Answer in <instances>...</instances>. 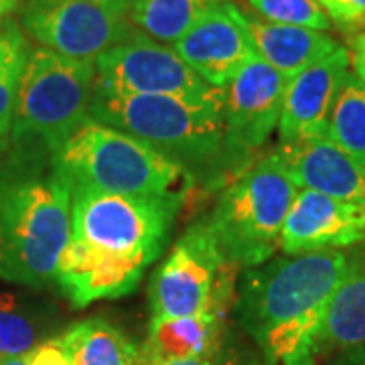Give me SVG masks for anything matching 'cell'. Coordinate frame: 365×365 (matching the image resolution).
Returning a JSON list of instances; mask_svg holds the SVG:
<instances>
[{"label":"cell","mask_w":365,"mask_h":365,"mask_svg":"<svg viewBox=\"0 0 365 365\" xmlns=\"http://www.w3.org/2000/svg\"><path fill=\"white\" fill-rule=\"evenodd\" d=\"M96 61L71 59L51 49H33L21 78L9 146L49 155L90 118Z\"/></svg>","instance_id":"52a82bcc"},{"label":"cell","mask_w":365,"mask_h":365,"mask_svg":"<svg viewBox=\"0 0 365 365\" xmlns=\"http://www.w3.org/2000/svg\"><path fill=\"white\" fill-rule=\"evenodd\" d=\"M90 118L132 134L189 170L191 177L217 182L237 170L248 155L235 150L225 134L223 90L207 100L179 96H126L93 90Z\"/></svg>","instance_id":"277c9868"},{"label":"cell","mask_w":365,"mask_h":365,"mask_svg":"<svg viewBox=\"0 0 365 365\" xmlns=\"http://www.w3.org/2000/svg\"><path fill=\"white\" fill-rule=\"evenodd\" d=\"M213 0H128V19L136 31L163 45H175L195 25Z\"/></svg>","instance_id":"d6986e66"},{"label":"cell","mask_w":365,"mask_h":365,"mask_svg":"<svg viewBox=\"0 0 365 365\" xmlns=\"http://www.w3.org/2000/svg\"><path fill=\"white\" fill-rule=\"evenodd\" d=\"M39 319L11 292H0V357L29 355L39 345Z\"/></svg>","instance_id":"7402d4cb"},{"label":"cell","mask_w":365,"mask_h":365,"mask_svg":"<svg viewBox=\"0 0 365 365\" xmlns=\"http://www.w3.org/2000/svg\"><path fill=\"white\" fill-rule=\"evenodd\" d=\"M96 88L126 96H179L207 100L222 90L207 86L173 47L136 31L96 59Z\"/></svg>","instance_id":"9c48e42d"},{"label":"cell","mask_w":365,"mask_h":365,"mask_svg":"<svg viewBox=\"0 0 365 365\" xmlns=\"http://www.w3.org/2000/svg\"><path fill=\"white\" fill-rule=\"evenodd\" d=\"M0 160V278L41 288L55 280L71 235L73 189L55 155L9 146Z\"/></svg>","instance_id":"3957f363"},{"label":"cell","mask_w":365,"mask_h":365,"mask_svg":"<svg viewBox=\"0 0 365 365\" xmlns=\"http://www.w3.org/2000/svg\"><path fill=\"white\" fill-rule=\"evenodd\" d=\"M23 0H0V23L9 21L16 11H21Z\"/></svg>","instance_id":"f1b7e54d"},{"label":"cell","mask_w":365,"mask_h":365,"mask_svg":"<svg viewBox=\"0 0 365 365\" xmlns=\"http://www.w3.org/2000/svg\"><path fill=\"white\" fill-rule=\"evenodd\" d=\"M21 25L41 47L96 61L136 33L128 0H23Z\"/></svg>","instance_id":"ba28073f"},{"label":"cell","mask_w":365,"mask_h":365,"mask_svg":"<svg viewBox=\"0 0 365 365\" xmlns=\"http://www.w3.org/2000/svg\"><path fill=\"white\" fill-rule=\"evenodd\" d=\"M351 71V53L345 47L327 55L299 76L290 78L278 120L280 144H290L323 134L345 76Z\"/></svg>","instance_id":"5bb4252c"},{"label":"cell","mask_w":365,"mask_h":365,"mask_svg":"<svg viewBox=\"0 0 365 365\" xmlns=\"http://www.w3.org/2000/svg\"><path fill=\"white\" fill-rule=\"evenodd\" d=\"M213 2H232V4H234L235 0H213Z\"/></svg>","instance_id":"d6a6232c"},{"label":"cell","mask_w":365,"mask_h":365,"mask_svg":"<svg viewBox=\"0 0 365 365\" xmlns=\"http://www.w3.org/2000/svg\"><path fill=\"white\" fill-rule=\"evenodd\" d=\"M349 254V268L329 300L317 355L343 353L365 345V242Z\"/></svg>","instance_id":"2e32d148"},{"label":"cell","mask_w":365,"mask_h":365,"mask_svg":"<svg viewBox=\"0 0 365 365\" xmlns=\"http://www.w3.org/2000/svg\"><path fill=\"white\" fill-rule=\"evenodd\" d=\"M331 23L339 26L341 31L351 33L359 31V25L365 16V0H317Z\"/></svg>","instance_id":"cb8c5ba5"},{"label":"cell","mask_w":365,"mask_h":365,"mask_svg":"<svg viewBox=\"0 0 365 365\" xmlns=\"http://www.w3.org/2000/svg\"><path fill=\"white\" fill-rule=\"evenodd\" d=\"M248 31L254 49L262 59L287 78H294L307 67L325 59L341 45L323 31L304 26L276 25L248 16Z\"/></svg>","instance_id":"e0dca14e"},{"label":"cell","mask_w":365,"mask_h":365,"mask_svg":"<svg viewBox=\"0 0 365 365\" xmlns=\"http://www.w3.org/2000/svg\"><path fill=\"white\" fill-rule=\"evenodd\" d=\"M335 365H365V345L357 349L341 353V357L335 361Z\"/></svg>","instance_id":"83f0119b"},{"label":"cell","mask_w":365,"mask_h":365,"mask_svg":"<svg viewBox=\"0 0 365 365\" xmlns=\"http://www.w3.org/2000/svg\"><path fill=\"white\" fill-rule=\"evenodd\" d=\"M262 21L327 33L333 23L317 0H246Z\"/></svg>","instance_id":"603a6c76"},{"label":"cell","mask_w":365,"mask_h":365,"mask_svg":"<svg viewBox=\"0 0 365 365\" xmlns=\"http://www.w3.org/2000/svg\"><path fill=\"white\" fill-rule=\"evenodd\" d=\"M299 189L327 197L365 203V165L345 153L325 132L274 150Z\"/></svg>","instance_id":"9a60e30c"},{"label":"cell","mask_w":365,"mask_h":365,"mask_svg":"<svg viewBox=\"0 0 365 365\" xmlns=\"http://www.w3.org/2000/svg\"><path fill=\"white\" fill-rule=\"evenodd\" d=\"M222 365H260V361L254 359L248 353H232Z\"/></svg>","instance_id":"f546056e"},{"label":"cell","mask_w":365,"mask_h":365,"mask_svg":"<svg viewBox=\"0 0 365 365\" xmlns=\"http://www.w3.org/2000/svg\"><path fill=\"white\" fill-rule=\"evenodd\" d=\"M71 189L136 197L187 195L193 177L140 138L88 118L57 150Z\"/></svg>","instance_id":"5b68a950"},{"label":"cell","mask_w":365,"mask_h":365,"mask_svg":"<svg viewBox=\"0 0 365 365\" xmlns=\"http://www.w3.org/2000/svg\"><path fill=\"white\" fill-rule=\"evenodd\" d=\"M185 197H136L73 189L71 235L55 282L76 309L122 299L163 254Z\"/></svg>","instance_id":"6da1fadb"},{"label":"cell","mask_w":365,"mask_h":365,"mask_svg":"<svg viewBox=\"0 0 365 365\" xmlns=\"http://www.w3.org/2000/svg\"><path fill=\"white\" fill-rule=\"evenodd\" d=\"M26 365H69V361L57 341H47L26 355Z\"/></svg>","instance_id":"d4e9b609"},{"label":"cell","mask_w":365,"mask_h":365,"mask_svg":"<svg viewBox=\"0 0 365 365\" xmlns=\"http://www.w3.org/2000/svg\"><path fill=\"white\" fill-rule=\"evenodd\" d=\"M31 51L23 26L13 19L0 23V155L11 144L16 93Z\"/></svg>","instance_id":"ffe728a7"},{"label":"cell","mask_w":365,"mask_h":365,"mask_svg":"<svg viewBox=\"0 0 365 365\" xmlns=\"http://www.w3.org/2000/svg\"><path fill=\"white\" fill-rule=\"evenodd\" d=\"M55 341L69 365H138V347L102 317L79 321Z\"/></svg>","instance_id":"ac0fdd59"},{"label":"cell","mask_w":365,"mask_h":365,"mask_svg":"<svg viewBox=\"0 0 365 365\" xmlns=\"http://www.w3.org/2000/svg\"><path fill=\"white\" fill-rule=\"evenodd\" d=\"M347 268V252L321 250L244 270L235 317L266 364L313 365L329 300Z\"/></svg>","instance_id":"7a4b0ae2"},{"label":"cell","mask_w":365,"mask_h":365,"mask_svg":"<svg viewBox=\"0 0 365 365\" xmlns=\"http://www.w3.org/2000/svg\"><path fill=\"white\" fill-rule=\"evenodd\" d=\"M220 353H209L199 357H187V359H167V361H155L148 365H217Z\"/></svg>","instance_id":"4316f807"},{"label":"cell","mask_w":365,"mask_h":365,"mask_svg":"<svg viewBox=\"0 0 365 365\" xmlns=\"http://www.w3.org/2000/svg\"><path fill=\"white\" fill-rule=\"evenodd\" d=\"M297 193V182L276 153L240 173L207 217L223 260L252 268L274 258Z\"/></svg>","instance_id":"8992f818"},{"label":"cell","mask_w":365,"mask_h":365,"mask_svg":"<svg viewBox=\"0 0 365 365\" xmlns=\"http://www.w3.org/2000/svg\"><path fill=\"white\" fill-rule=\"evenodd\" d=\"M359 31H365V16L364 21H361V25H359Z\"/></svg>","instance_id":"1f68e13d"},{"label":"cell","mask_w":365,"mask_h":365,"mask_svg":"<svg viewBox=\"0 0 365 365\" xmlns=\"http://www.w3.org/2000/svg\"><path fill=\"white\" fill-rule=\"evenodd\" d=\"M288 81L254 53L223 88L225 134L235 150L250 155L278 128Z\"/></svg>","instance_id":"8fae6325"},{"label":"cell","mask_w":365,"mask_h":365,"mask_svg":"<svg viewBox=\"0 0 365 365\" xmlns=\"http://www.w3.org/2000/svg\"><path fill=\"white\" fill-rule=\"evenodd\" d=\"M0 365H26V355H21V357H0Z\"/></svg>","instance_id":"4dcf8cb0"},{"label":"cell","mask_w":365,"mask_h":365,"mask_svg":"<svg viewBox=\"0 0 365 365\" xmlns=\"http://www.w3.org/2000/svg\"><path fill=\"white\" fill-rule=\"evenodd\" d=\"M365 242V203L299 189L280 234L287 256L351 248Z\"/></svg>","instance_id":"4fadbf2b"},{"label":"cell","mask_w":365,"mask_h":365,"mask_svg":"<svg viewBox=\"0 0 365 365\" xmlns=\"http://www.w3.org/2000/svg\"><path fill=\"white\" fill-rule=\"evenodd\" d=\"M325 134L365 165V79L349 71L327 118Z\"/></svg>","instance_id":"44dd1931"},{"label":"cell","mask_w":365,"mask_h":365,"mask_svg":"<svg viewBox=\"0 0 365 365\" xmlns=\"http://www.w3.org/2000/svg\"><path fill=\"white\" fill-rule=\"evenodd\" d=\"M351 66L353 71L365 79V31L355 35L351 41Z\"/></svg>","instance_id":"484cf974"},{"label":"cell","mask_w":365,"mask_h":365,"mask_svg":"<svg viewBox=\"0 0 365 365\" xmlns=\"http://www.w3.org/2000/svg\"><path fill=\"white\" fill-rule=\"evenodd\" d=\"M223 262L207 217L193 223L150 280V319L189 317L207 311Z\"/></svg>","instance_id":"30bf717a"},{"label":"cell","mask_w":365,"mask_h":365,"mask_svg":"<svg viewBox=\"0 0 365 365\" xmlns=\"http://www.w3.org/2000/svg\"><path fill=\"white\" fill-rule=\"evenodd\" d=\"M173 49L215 90H223L256 53L248 16L232 2L211 4Z\"/></svg>","instance_id":"7c38bea8"}]
</instances>
